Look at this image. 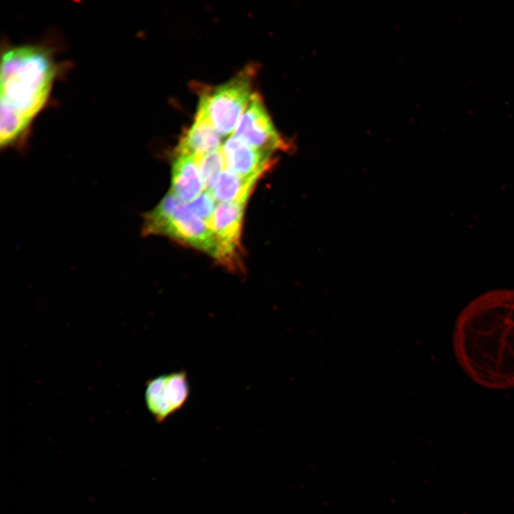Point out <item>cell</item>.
Instances as JSON below:
<instances>
[{
	"instance_id": "6da1fadb",
	"label": "cell",
	"mask_w": 514,
	"mask_h": 514,
	"mask_svg": "<svg viewBox=\"0 0 514 514\" xmlns=\"http://www.w3.org/2000/svg\"><path fill=\"white\" fill-rule=\"evenodd\" d=\"M457 361L478 385L514 388V289L488 291L457 318L453 334Z\"/></svg>"
},
{
	"instance_id": "7a4b0ae2",
	"label": "cell",
	"mask_w": 514,
	"mask_h": 514,
	"mask_svg": "<svg viewBox=\"0 0 514 514\" xmlns=\"http://www.w3.org/2000/svg\"><path fill=\"white\" fill-rule=\"evenodd\" d=\"M51 52L39 45L6 49L1 55L0 144L21 146L34 120L46 105L57 75Z\"/></svg>"
},
{
	"instance_id": "3957f363",
	"label": "cell",
	"mask_w": 514,
	"mask_h": 514,
	"mask_svg": "<svg viewBox=\"0 0 514 514\" xmlns=\"http://www.w3.org/2000/svg\"><path fill=\"white\" fill-rule=\"evenodd\" d=\"M141 233L165 236L204 251L213 257L216 253L214 234L208 226L172 193L143 216Z\"/></svg>"
},
{
	"instance_id": "277c9868",
	"label": "cell",
	"mask_w": 514,
	"mask_h": 514,
	"mask_svg": "<svg viewBox=\"0 0 514 514\" xmlns=\"http://www.w3.org/2000/svg\"><path fill=\"white\" fill-rule=\"evenodd\" d=\"M252 75V69H246L225 84L204 91L195 118L208 121L221 136L234 133L253 94Z\"/></svg>"
},
{
	"instance_id": "5b68a950",
	"label": "cell",
	"mask_w": 514,
	"mask_h": 514,
	"mask_svg": "<svg viewBox=\"0 0 514 514\" xmlns=\"http://www.w3.org/2000/svg\"><path fill=\"white\" fill-rule=\"evenodd\" d=\"M233 136L249 146L272 154L276 151L291 148L288 143L275 128L261 98L253 93L242 114Z\"/></svg>"
},
{
	"instance_id": "8992f818",
	"label": "cell",
	"mask_w": 514,
	"mask_h": 514,
	"mask_svg": "<svg viewBox=\"0 0 514 514\" xmlns=\"http://www.w3.org/2000/svg\"><path fill=\"white\" fill-rule=\"evenodd\" d=\"M189 395L187 374L180 371L149 380L144 398L148 411L158 423H162L184 405Z\"/></svg>"
},
{
	"instance_id": "52a82bcc",
	"label": "cell",
	"mask_w": 514,
	"mask_h": 514,
	"mask_svg": "<svg viewBox=\"0 0 514 514\" xmlns=\"http://www.w3.org/2000/svg\"><path fill=\"white\" fill-rule=\"evenodd\" d=\"M245 206L246 202L218 203L210 224L216 242L214 258L231 268L239 262L240 237Z\"/></svg>"
},
{
	"instance_id": "ba28073f",
	"label": "cell",
	"mask_w": 514,
	"mask_h": 514,
	"mask_svg": "<svg viewBox=\"0 0 514 514\" xmlns=\"http://www.w3.org/2000/svg\"><path fill=\"white\" fill-rule=\"evenodd\" d=\"M227 169L241 176L259 178L272 165L271 154L231 136L221 146Z\"/></svg>"
},
{
	"instance_id": "9c48e42d",
	"label": "cell",
	"mask_w": 514,
	"mask_h": 514,
	"mask_svg": "<svg viewBox=\"0 0 514 514\" xmlns=\"http://www.w3.org/2000/svg\"><path fill=\"white\" fill-rule=\"evenodd\" d=\"M171 190L184 203H191L205 188L195 156L176 155L172 163Z\"/></svg>"
},
{
	"instance_id": "30bf717a",
	"label": "cell",
	"mask_w": 514,
	"mask_h": 514,
	"mask_svg": "<svg viewBox=\"0 0 514 514\" xmlns=\"http://www.w3.org/2000/svg\"><path fill=\"white\" fill-rule=\"evenodd\" d=\"M221 137L208 121L195 118L194 123L181 137L176 154L203 156L221 148Z\"/></svg>"
},
{
	"instance_id": "8fae6325",
	"label": "cell",
	"mask_w": 514,
	"mask_h": 514,
	"mask_svg": "<svg viewBox=\"0 0 514 514\" xmlns=\"http://www.w3.org/2000/svg\"><path fill=\"white\" fill-rule=\"evenodd\" d=\"M258 178H247L223 170L213 179L208 190L220 203L246 202Z\"/></svg>"
},
{
	"instance_id": "7c38bea8",
	"label": "cell",
	"mask_w": 514,
	"mask_h": 514,
	"mask_svg": "<svg viewBox=\"0 0 514 514\" xmlns=\"http://www.w3.org/2000/svg\"><path fill=\"white\" fill-rule=\"evenodd\" d=\"M205 188L208 189L215 177L226 166L221 148L216 151L196 158Z\"/></svg>"
},
{
	"instance_id": "4fadbf2b",
	"label": "cell",
	"mask_w": 514,
	"mask_h": 514,
	"mask_svg": "<svg viewBox=\"0 0 514 514\" xmlns=\"http://www.w3.org/2000/svg\"><path fill=\"white\" fill-rule=\"evenodd\" d=\"M216 199L210 190H204L188 206L193 212L210 228L211 218L216 209Z\"/></svg>"
}]
</instances>
